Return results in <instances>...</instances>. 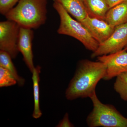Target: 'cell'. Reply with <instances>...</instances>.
Here are the masks:
<instances>
[{
  "label": "cell",
  "mask_w": 127,
  "mask_h": 127,
  "mask_svg": "<svg viewBox=\"0 0 127 127\" xmlns=\"http://www.w3.org/2000/svg\"><path fill=\"white\" fill-rule=\"evenodd\" d=\"M60 4L70 15L81 22L88 16L84 0H54Z\"/></svg>",
  "instance_id": "30bf717a"
},
{
  "label": "cell",
  "mask_w": 127,
  "mask_h": 127,
  "mask_svg": "<svg viewBox=\"0 0 127 127\" xmlns=\"http://www.w3.org/2000/svg\"><path fill=\"white\" fill-rule=\"evenodd\" d=\"M20 27L13 21L0 22V50L16 58L19 52L18 42Z\"/></svg>",
  "instance_id": "5b68a950"
},
{
  "label": "cell",
  "mask_w": 127,
  "mask_h": 127,
  "mask_svg": "<svg viewBox=\"0 0 127 127\" xmlns=\"http://www.w3.org/2000/svg\"><path fill=\"white\" fill-rule=\"evenodd\" d=\"M116 77L114 86V90L122 99L127 101V72H123Z\"/></svg>",
  "instance_id": "9a60e30c"
},
{
  "label": "cell",
  "mask_w": 127,
  "mask_h": 127,
  "mask_svg": "<svg viewBox=\"0 0 127 127\" xmlns=\"http://www.w3.org/2000/svg\"><path fill=\"white\" fill-rule=\"evenodd\" d=\"M53 6L60 17V25L58 33L72 37L79 41L87 50L93 52L96 51L99 44L92 36L85 27L81 22L71 17L59 3L54 1Z\"/></svg>",
  "instance_id": "3957f363"
},
{
  "label": "cell",
  "mask_w": 127,
  "mask_h": 127,
  "mask_svg": "<svg viewBox=\"0 0 127 127\" xmlns=\"http://www.w3.org/2000/svg\"><path fill=\"white\" fill-rule=\"evenodd\" d=\"M68 114L66 113L62 120L59 123V124L57 125L58 127H74V125L70 122L68 117Z\"/></svg>",
  "instance_id": "ac0fdd59"
},
{
  "label": "cell",
  "mask_w": 127,
  "mask_h": 127,
  "mask_svg": "<svg viewBox=\"0 0 127 127\" xmlns=\"http://www.w3.org/2000/svg\"><path fill=\"white\" fill-rule=\"evenodd\" d=\"M124 49L127 51V45L125 47V48H124Z\"/></svg>",
  "instance_id": "ffe728a7"
},
{
  "label": "cell",
  "mask_w": 127,
  "mask_h": 127,
  "mask_svg": "<svg viewBox=\"0 0 127 127\" xmlns=\"http://www.w3.org/2000/svg\"><path fill=\"white\" fill-rule=\"evenodd\" d=\"M127 45V22L115 28L107 40L99 44L91 55L92 58L114 53L121 51Z\"/></svg>",
  "instance_id": "8992f818"
},
{
  "label": "cell",
  "mask_w": 127,
  "mask_h": 127,
  "mask_svg": "<svg viewBox=\"0 0 127 127\" xmlns=\"http://www.w3.org/2000/svg\"><path fill=\"white\" fill-rule=\"evenodd\" d=\"M89 16L105 20L110 9L106 0H84Z\"/></svg>",
  "instance_id": "7c38bea8"
},
{
  "label": "cell",
  "mask_w": 127,
  "mask_h": 127,
  "mask_svg": "<svg viewBox=\"0 0 127 127\" xmlns=\"http://www.w3.org/2000/svg\"><path fill=\"white\" fill-rule=\"evenodd\" d=\"M106 1L109 8H111L118 4L127 1V0H106Z\"/></svg>",
  "instance_id": "d6986e66"
},
{
  "label": "cell",
  "mask_w": 127,
  "mask_h": 127,
  "mask_svg": "<svg viewBox=\"0 0 127 127\" xmlns=\"http://www.w3.org/2000/svg\"><path fill=\"white\" fill-rule=\"evenodd\" d=\"M105 21L116 27L127 22V1L110 8L107 12Z\"/></svg>",
  "instance_id": "8fae6325"
},
{
  "label": "cell",
  "mask_w": 127,
  "mask_h": 127,
  "mask_svg": "<svg viewBox=\"0 0 127 127\" xmlns=\"http://www.w3.org/2000/svg\"><path fill=\"white\" fill-rule=\"evenodd\" d=\"M19 0H0V12L5 15L18 2Z\"/></svg>",
  "instance_id": "e0dca14e"
},
{
  "label": "cell",
  "mask_w": 127,
  "mask_h": 127,
  "mask_svg": "<svg viewBox=\"0 0 127 127\" xmlns=\"http://www.w3.org/2000/svg\"><path fill=\"white\" fill-rule=\"evenodd\" d=\"M91 98L93 108L87 118L90 127H127V118L112 105L104 104L98 99L96 92Z\"/></svg>",
  "instance_id": "277c9868"
},
{
  "label": "cell",
  "mask_w": 127,
  "mask_h": 127,
  "mask_svg": "<svg viewBox=\"0 0 127 127\" xmlns=\"http://www.w3.org/2000/svg\"><path fill=\"white\" fill-rule=\"evenodd\" d=\"M97 58L98 61L106 66V74L103 79L104 80H110L123 72H127V51L124 49Z\"/></svg>",
  "instance_id": "52a82bcc"
},
{
  "label": "cell",
  "mask_w": 127,
  "mask_h": 127,
  "mask_svg": "<svg viewBox=\"0 0 127 127\" xmlns=\"http://www.w3.org/2000/svg\"><path fill=\"white\" fill-rule=\"evenodd\" d=\"M17 83V81L7 69L0 66V87L11 86Z\"/></svg>",
  "instance_id": "2e32d148"
},
{
  "label": "cell",
  "mask_w": 127,
  "mask_h": 127,
  "mask_svg": "<svg viewBox=\"0 0 127 127\" xmlns=\"http://www.w3.org/2000/svg\"><path fill=\"white\" fill-rule=\"evenodd\" d=\"M106 72V66L101 62L82 60L66 90V98L73 100L90 98L96 92L97 84L103 79Z\"/></svg>",
  "instance_id": "6da1fadb"
},
{
  "label": "cell",
  "mask_w": 127,
  "mask_h": 127,
  "mask_svg": "<svg viewBox=\"0 0 127 127\" xmlns=\"http://www.w3.org/2000/svg\"><path fill=\"white\" fill-rule=\"evenodd\" d=\"M34 32L32 29L20 27L18 42V49L23 55L27 66L32 72L35 67L33 62L32 41Z\"/></svg>",
  "instance_id": "9c48e42d"
},
{
  "label": "cell",
  "mask_w": 127,
  "mask_h": 127,
  "mask_svg": "<svg viewBox=\"0 0 127 127\" xmlns=\"http://www.w3.org/2000/svg\"><path fill=\"white\" fill-rule=\"evenodd\" d=\"M12 59L9 53L4 51H0V66L9 71L15 78L18 85L20 86H23L25 83V79L18 75Z\"/></svg>",
  "instance_id": "5bb4252c"
},
{
  "label": "cell",
  "mask_w": 127,
  "mask_h": 127,
  "mask_svg": "<svg viewBox=\"0 0 127 127\" xmlns=\"http://www.w3.org/2000/svg\"><path fill=\"white\" fill-rule=\"evenodd\" d=\"M99 44L105 41L113 33L115 27L104 20L87 16L81 22Z\"/></svg>",
  "instance_id": "ba28073f"
},
{
  "label": "cell",
  "mask_w": 127,
  "mask_h": 127,
  "mask_svg": "<svg viewBox=\"0 0 127 127\" xmlns=\"http://www.w3.org/2000/svg\"><path fill=\"white\" fill-rule=\"evenodd\" d=\"M41 67L39 66L35 67L32 73L33 82V95L34 99V108L32 113L33 118L37 119L41 117L42 115L40 106V96H39V81L40 73Z\"/></svg>",
  "instance_id": "4fadbf2b"
},
{
  "label": "cell",
  "mask_w": 127,
  "mask_h": 127,
  "mask_svg": "<svg viewBox=\"0 0 127 127\" xmlns=\"http://www.w3.org/2000/svg\"><path fill=\"white\" fill-rule=\"evenodd\" d=\"M48 0H19L17 4L5 15L20 27L36 29L45 23Z\"/></svg>",
  "instance_id": "7a4b0ae2"
}]
</instances>
